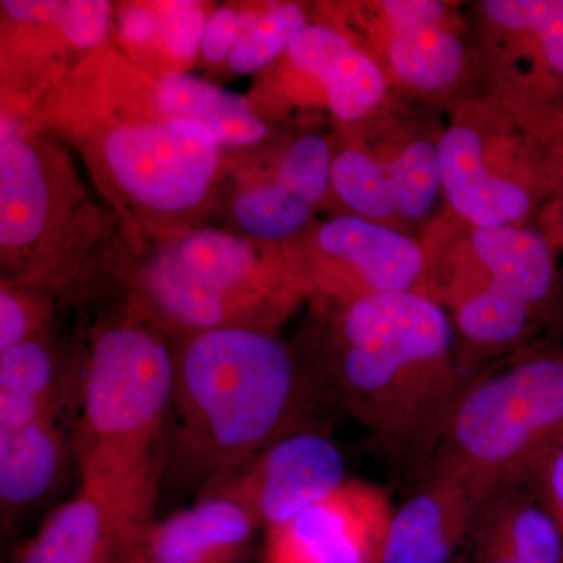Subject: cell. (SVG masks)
<instances>
[{
    "label": "cell",
    "instance_id": "30bf717a",
    "mask_svg": "<svg viewBox=\"0 0 563 563\" xmlns=\"http://www.w3.org/2000/svg\"><path fill=\"white\" fill-rule=\"evenodd\" d=\"M258 528L240 504L206 496L155 520L121 563H242Z\"/></svg>",
    "mask_w": 563,
    "mask_h": 563
},
{
    "label": "cell",
    "instance_id": "3957f363",
    "mask_svg": "<svg viewBox=\"0 0 563 563\" xmlns=\"http://www.w3.org/2000/svg\"><path fill=\"white\" fill-rule=\"evenodd\" d=\"M173 376L172 347L161 333L141 324L99 333L85 366L76 432L80 492L113 517L125 554L157 520Z\"/></svg>",
    "mask_w": 563,
    "mask_h": 563
},
{
    "label": "cell",
    "instance_id": "7a4b0ae2",
    "mask_svg": "<svg viewBox=\"0 0 563 563\" xmlns=\"http://www.w3.org/2000/svg\"><path fill=\"white\" fill-rule=\"evenodd\" d=\"M450 317L432 296L351 299L336 324L331 379L339 401L385 451L426 468L463 379Z\"/></svg>",
    "mask_w": 563,
    "mask_h": 563
},
{
    "label": "cell",
    "instance_id": "ac0fdd59",
    "mask_svg": "<svg viewBox=\"0 0 563 563\" xmlns=\"http://www.w3.org/2000/svg\"><path fill=\"white\" fill-rule=\"evenodd\" d=\"M125 551L113 517L79 492L47 518L14 563H121Z\"/></svg>",
    "mask_w": 563,
    "mask_h": 563
},
{
    "label": "cell",
    "instance_id": "6da1fadb",
    "mask_svg": "<svg viewBox=\"0 0 563 563\" xmlns=\"http://www.w3.org/2000/svg\"><path fill=\"white\" fill-rule=\"evenodd\" d=\"M163 488L201 498L290 433L322 428L320 384L273 333L221 328L173 351Z\"/></svg>",
    "mask_w": 563,
    "mask_h": 563
},
{
    "label": "cell",
    "instance_id": "52a82bcc",
    "mask_svg": "<svg viewBox=\"0 0 563 563\" xmlns=\"http://www.w3.org/2000/svg\"><path fill=\"white\" fill-rule=\"evenodd\" d=\"M347 479L342 451L322 428H313L277 440L201 498L232 499L268 531L328 498Z\"/></svg>",
    "mask_w": 563,
    "mask_h": 563
},
{
    "label": "cell",
    "instance_id": "d6a6232c",
    "mask_svg": "<svg viewBox=\"0 0 563 563\" xmlns=\"http://www.w3.org/2000/svg\"><path fill=\"white\" fill-rule=\"evenodd\" d=\"M122 35L133 44H146L161 33V16L147 7L133 5L121 14Z\"/></svg>",
    "mask_w": 563,
    "mask_h": 563
},
{
    "label": "cell",
    "instance_id": "d6986e66",
    "mask_svg": "<svg viewBox=\"0 0 563 563\" xmlns=\"http://www.w3.org/2000/svg\"><path fill=\"white\" fill-rule=\"evenodd\" d=\"M66 457L65 433L55 420L0 431V506L3 520L43 499L57 483Z\"/></svg>",
    "mask_w": 563,
    "mask_h": 563
},
{
    "label": "cell",
    "instance_id": "83f0119b",
    "mask_svg": "<svg viewBox=\"0 0 563 563\" xmlns=\"http://www.w3.org/2000/svg\"><path fill=\"white\" fill-rule=\"evenodd\" d=\"M46 320V306L3 285L0 291V352L29 340H38Z\"/></svg>",
    "mask_w": 563,
    "mask_h": 563
},
{
    "label": "cell",
    "instance_id": "8fae6325",
    "mask_svg": "<svg viewBox=\"0 0 563 563\" xmlns=\"http://www.w3.org/2000/svg\"><path fill=\"white\" fill-rule=\"evenodd\" d=\"M481 506L450 477L421 474V485L393 509L380 563H454Z\"/></svg>",
    "mask_w": 563,
    "mask_h": 563
},
{
    "label": "cell",
    "instance_id": "cb8c5ba5",
    "mask_svg": "<svg viewBox=\"0 0 563 563\" xmlns=\"http://www.w3.org/2000/svg\"><path fill=\"white\" fill-rule=\"evenodd\" d=\"M233 214L243 231L255 239L280 240L309 220L310 203L276 181L244 191L233 206Z\"/></svg>",
    "mask_w": 563,
    "mask_h": 563
},
{
    "label": "cell",
    "instance_id": "1f68e13d",
    "mask_svg": "<svg viewBox=\"0 0 563 563\" xmlns=\"http://www.w3.org/2000/svg\"><path fill=\"white\" fill-rule=\"evenodd\" d=\"M463 551L468 563H518L506 543L477 517Z\"/></svg>",
    "mask_w": 563,
    "mask_h": 563
},
{
    "label": "cell",
    "instance_id": "e0dca14e",
    "mask_svg": "<svg viewBox=\"0 0 563 563\" xmlns=\"http://www.w3.org/2000/svg\"><path fill=\"white\" fill-rule=\"evenodd\" d=\"M473 251L492 290L537 313L547 309L558 284V268L553 247L540 233L517 225L474 229Z\"/></svg>",
    "mask_w": 563,
    "mask_h": 563
},
{
    "label": "cell",
    "instance_id": "4dcf8cb0",
    "mask_svg": "<svg viewBox=\"0 0 563 563\" xmlns=\"http://www.w3.org/2000/svg\"><path fill=\"white\" fill-rule=\"evenodd\" d=\"M528 484L553 515L563 536V443L555 448Z\"/></svg>",
    "mask_w": 563,
    "mask_h": 563
},
{
    "label": "cell",
    "instance_id": "2e32d148",
    "mask_svg": "<svg viewBox=\"0 0 563 563\" xmlns=\"http://www.w3.org/2000/svg\"><path fill=\"white\" fill-rule=\"evenodd\" d=\"M287 52L299 69L320 79L340 120H362L383 101V70L342 33L321 24L303 25Z\"/></svg>",
    "mask_w": 563,
    "mask_h": 563
},
{
    "label": "cell",
    "instance_id": "4316f807",
    "mask_svg": "<svg viewBox=\"0 0 563 563\" xmlns=\"http://www.w3.org/2000/svg\"><path fill=\"white\" fill-rule=\"evenodd\" d=\"M332 163L331 151L321 136H303L285 154L277 181L312 206L328 191Z\"/></svg>",
    "mask_w": 563,
    "mask_h": 563
},
{
    "label": "cell",
    "instance_id": "484cf974",
    "mask_svg": "<svg viewBox=\"0 0 563 563\" xmlns=\"http://www.w3.org/2000/svg\"><path fill=\"white\" fill-rule=\"evenodd\" d=\"M0 395L62 404L57 358L43 339L0 352Z\"/></svg>",
    "mask_w": 563,
    "mask_h": 563
},
{
    "label": "cell",
    "instance_id": "e575fe53",
    "mask_svg": "<svg viewBox=\"0 0 563 563\" xmlns=\"http://www.w3.org/2000/svg\"><path fill=\"white\" fill-rule=\"evenodd\" d=\"M454 563H468L465 551L462 550V553L457 555V559H455Z\"/></svg>",
    "mask_w": 563,
    "mask_h": 563
},
{
    "label": "cell",
    "instance_id": "7c38bea8",
    "mask_svg": "<svg viewBox=\"0 0 563 563\" xmlns=\"http://www.w3.org/2000/svg\"><path fill=\"white\" fill-rule=\"evenodd\" d=\"M54 188L35 144L11 136L0 144V244L18 285L31 284L36 246L55 213Z\"/></svg>",
    "mask_w": 563,
    "mask_h": 563
},
{
    "label": "cell",
    "instance_id": "44dd1931",
    "mask_svg": "<svg viewBox=\"0 0 563 563\" xmlns=\"http://www.w3.org/2000/svg\"><path fill=\"white\" fill-rule=\"evenodd\" d=\"M477 518L506 543L518 563H563L561 528L531 485L496 493Z\"/></svg>",
    "mask_w": 563,
    "mask_h": 563
},
{
    "label": "cell",
    "instance_id": "9a60e30c",
    "mask_svg": "<svg viewBox=\"0 0 563 563\" xmlns=\"http://www.w3.org/2000/svg\"><path fill=\"white\" fill-rule=\"evenodd\" d=\"M388 60L399 79L420 90L450 87L462 74L461 40L443 27L444 3L437 0H385Z\"/></svg>",
    "mask_w": 563,
    "mask_h": 563
},
{
    "label": "cell",
    "instance_id": "d4e9b609",
    "mask_svg": "<svg viewBox=\"0 0 563 563\" xmlns=\"http://www.w3.org/2000/svg\"><path fill=\"white\" fill-rule=\"evenodd\" d=\"M303 25H307L306 16L295 3H280L265 13L254 14L229 57V66L236 74L262 69L288 49Z\"/></svg>",
    "mask_w": 563,
    "mask_h": 563
},
{
    "label": "cell",
    "instance_id": "4fadbf2b",
    "mask_svg": "<svg viewBox=\"0 0 563 563\" xmlns=\"http://www.w3.org/2000/svg\"><path fill=\"white\" fill-rule=\"evenodd\" d=\"M437 151L442 190L451 207L474 229L514 225L531 209V196L525 187L488 172L483 141L473 129H448Z\"/></svg>",
    "mask_w": 563,
    "mask_h": 563
},
{
    "label": "cell",
    "instance_id": "f1b7e54d",
    "mask_svg": "<svg viewBox=\"0 0 563 563\" xmlns=\"http://www.w3.org/2000/svg\"><path fill=\"white\" fill-rule=\"evenodd\" d=\"M161 35L174 57L195 58L206 31V14L195 2H169L161 7Z\"/></svg>",
    "mask_w": 563,
    "mask_h": 563
},
{
    "label": "cell",
    "instance_id": "836d02e7",
    "mask_svg": "<svg viewBox=\"0 0 563 563\" xmlns=\"http://www.w3.org/2000/svg\"><path fill=\"white\" fill-rule=\"evenodd\" d=\"M544 131H547L548 139L551 143V169H553V179L558 184L559 192L562 198V213L561 221H559V229H561V240L563 243V111L561 109L550 110L544 121Z\"/></svg>",
    "mask_w": 563,
    "mask_h": 563
},
{
    "label": "cell",
    "instance_id": "5b68a950",
    "mask_svg": "<svg viewBox=\"0 0 563 563\" xmlns=\"http://www.w3.org/2000/svg\"><path fill=\"white\" fill-rule=\"evenodd\" d=\"M292 296L250 244L218 231L188 233L163 247L140 280L144 312L187 336L221 328L269 332Z\"/></svg>",
    "mask_w": 563,
    "mask_h": 563
},
{
    "label": "cell",
    "instance_id": "277c9868",
    "mask_svg": "<svg viewBox=\"0 0 563 563\" xmlns=\"http://www.w3.org/2000/svg\"><path fill=\"white\" fill-rule=\"evenodd\" d=\"M563 443V352L523 351L463 385L421 474L463 485L479 506L528 484Z\"/></svg>",
    "mask_w": 563,
    "mask_h": 563
},
{
    "label": "cell",
    "instance_id": "8992f818",
    "mask_svg": "<svg viewBox=\"0 0 563 563\" xmlns=\"http://www.w3.org/2000/svg\"><path fill=\"white\" fill-rule=\"evenodd\" d=\"M113 180L144 209L180 213L206 198L220 163V143L190 120L120 125L103 136Z\"/></svg>",
    "mask_w": 563,
    "mask_h": 563
},
{
    "label": "cell",
    "instance_id": "5bb4252c",
    "mask_svg": "<svg viewBox=\"0 0 563 563\" xmlns=\"http://www.w3.org/2000/svg\"><path fill=\"white\" fill-rule=\"evenodd\" d=\"M318 244L325 254L350 263L361 296L420 292L418 284L424 274V255L402 233L366 218L340 217L322 225Z\"/></svg>",
    "mask_w": 563,
    "mask_h": 563
},
{
    "label": "cell",
    "instance_id": "f546056e",
    "mask_svg": "<svg viewBox=\"0 0 563 563\" xmlns=\"http://www.w3.org/2000/svg\"><path fill=\"white\" fill-rule=\"evenodd\" d=\"M254 18V13L233 9H220L207 20L203 31L201 51L206 60L218 63L231 57L236 43L247 25Z\"/></svg>",
    "mask_w": 563,
    "mask_h": 563
},
{
    "label": "cell",
    "instance_id": "ffe728a7",
    "mask_svg": "<svg viewBox=\"0 0 563 563\" xmlns=\"http://www.w3.org/2000/svg\"><path fill=\"white\" fill-rule=\"evenodd\" d=\"M158 110L169 120L199 122L220 144H251L266 135V125L240 95L221 90L187 74H172L155 90Z\"/></svg>",
    "mask_w": 563,
    "mask_h": 563
},
{
    "label": "cell",
    "instance_id": "7402d4cb",
    "mask_svg": "<svg viewBox=\"0 0 563 563\" xmlns=\"http://www.w3.org/2000/svg\"><path fill=\"white\" fill-rule=\"evenodd\" d=\"M488 20L528 33L548 73L563 80V0H487Z\"/></svg>",
    "mask_w": 563,
    "mask_h": 563
},
{
    "label": "cell",
    "instance_id": "603a6c76",
    "mask_svg": "<svg viewBox=\"0 0 563 563\" xmlns=\"http://www.w3.org/2000/svg\"><path fill=\"white\" fill-rule=\"evenodd\" d=\"M2 9L16 21L55 25L77 47L96 46L109 29L110 3L102 0H3Z\"/></svg>",
    "mask_w": 563,
    "mask_h": 563
},
{
    "label": "cell",
    "instance_id": "9c48e42d",
    "mask_svg": "<svg viewBox=\"0 0 563 563\" xmlns=\"http://www.w3.org/2000/svg\"><path fill=\"white\" fill-rule=\"evenodd\" d=\"M331 184L339 198L366 220L391 214L421 220L442 190L439 151L429 141H415L387 163L344 151L332 163Z\"/></svg>",
    "mask_w": 563,
    "mask_h": 563
},
{
    "label": "cell",
    "instance_id": "ba28073f",
    "mask_svg": "<svg viewBox=\"0 0 563 563\" xmlns=\"http://www.w3.org/2000/svg\"><path fill=\"white\" fill-rule=\"evenodd\" d=\"M390 496L377 485L346 483L288 523L268 529L265 563H380Z\"/></svg>",
    "mask_w": 563,
    "mask_h": 563
}]
</instances>
